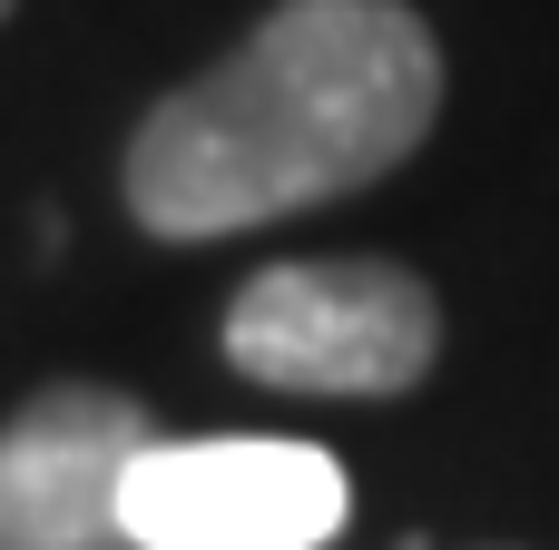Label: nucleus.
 Returning <instances> with one entry per match:
<instances>
[{
    "label": "nucleus",
    "mask_w": 559,
    "mask_h": 550,
    "mask_svg": "<svg viewBox=\"0 0 559 550\" xmlns=\"http://www.w3.org/2000/svg\"><path fill=\"white\" fill-rule=\"evenodd\" d=\"M442 49L403 0H285L236 59L147 108L128 207L147 236H236L373 187L423 148Z\"/></svg>",
    "instance_id": "1"
},
{
    "label": "nucleus",
    "mask_w": 559,
    "mask_h": 550,
    "mask_svg": "<svg viewBox=\"0 0 559 550\" xmlns=\"http://www.w3.org/2000/svg\"><path fill=\"white\" fill-rule=\"evenodd\" d=\"M432 344H442L432 285L364 256L265 266L226 305V354L285 394H403L432 374Z\"/></svg>",
    "instance_id": "2"
},
{
    "label": "nucleus",
    "mask_w": 559,
    "mask_h": 550,
    "mask_svg": "<svg viewBox=\"0 0 559 550\" xmlns=\"http://www.w3.org/2000/svg\"><path fill=\"white\" fill-rule=\"evenodd\" d=\"M118 522L128 550H324L344 531V463L285 433L147 443Z\"/></svg>",
    "instance_id": "3"
},
{
    "label": "nucleus",
    "mask_w": 559,
    "mask_h": 550,
    "mask_svg": "<svg viewBox=\"0 0 559 550\" xmlns=\"http://www.w3.org/2000/svg\"><path fill=\"white\" fill-rule=\"evenodd\" d=\"M147 413L108 384H59L0 433V550H128V463Z\"/></svg>",
    "instance_id": "4"
},
{
    "label": "nucleus",
    "mask_w": 559,
    "mask_h": 550,
    "mask_svg": "<svg viewBox=\"0 0 559 550\" xmlns=\"http://www.w3.org/2000/svg\"><path fill=\"white\" fill-rule=\"evenodd\" d=\"M0 20H10V0H0Z\"/></svg>",
    "instance_id": "5"
}]
</instances>
